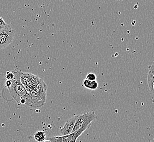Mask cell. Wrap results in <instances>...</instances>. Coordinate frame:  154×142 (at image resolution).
I'll list each match as a JSON object with an SVG mask.
<instances>
[{
  "label": "cell",
  "instance_id": "cell-1",
  "mask_svg": "<svg viewBox=\"0 0 154 142\" xmlns=\"http://www.w3.org/2000/svg\"><path fill=\"white\" fill-rule=\"evenodd\" d=\"M13 73L14 78L12 80V85L8 89L12 97L15 99L18 103L25 105L26 100L29 94L21 83L20 72L14 71Z\"/></svg>",
  "mask_w": 154,
  "mask_h": 142
},
{
  "label": "cell",
  "instance_id": "cell-2",
  "mask_svg": "<svg viewBox=\"0 0 154 142\" xmlns=\"http://www.w3.org/2000/svg\"><path fill=\"white\" fill-rule=\"evenodd\" d=\"M47 85L41 79L37 86L33 88L31 92L29 106L32 108H39L44 105L46 101V92Z\"/></svg>",
  "mask_w": 154,
  "mask_h": 142
},
{
  "label": "cell",
  "instance_id": "cell-3",
  "mask_svg": "<svg viewBox=\"0 0 154 142\" xmlns=\"http://www.w3.org/2000/svg\"><path fill=\"white\" fill-rule=\"evenodd\" d=\"M96 118L97 116L94 111L89 112L82 115H79L75 123L73 132L79 129L84 132L90 127L91 122L96 120Z\"/></svg>",
  "mask_w": 154,
  "mask_h": 142
},
{
  "label": "cell",
  "instance_id": "cell-4",
  "mask_svg": "<svg viewBox=\"0 0 154 142\" xmlns=\"http://www.w3.org/2000/svg\"><path fill=\"white\" fill-rule=\"evenodd\" d=\"M14 36V30L11 25L7 24L0 30V49L7 47L12 43Z\"/></svg>",
  "mask_w": 154,
  "mask_h": 142
},
{
  "label": "cell",
  "instance_id": "cell-5",
  "mask_svg": "<svg viewBox=\"0 0 154 142\" xmlns=\"http://www.w3.org/2000/svg\"><path fill=\"white\" fill-rule=\"evenodd\" d=\"M41 80V78L35 75L20 72L21 83L24 85L29 94L31 92L33 88L38 84Z\"/></svg>",
  "mask_w": 154,
  "mask_h": 142
},
{
  "label": "cell",
  "instance_id": "cell-6",
  "mask_svg": "<svg viewBox=\"0 0 154 142\" xmlns=\"http://www.w3.org/2000/svg\"><path fill=\"white\" fill-rule=\"evenodd\" d=\"M83 132V131L79 129L68 135L53 137L49 138V140L51 142H76L78 137L82 135Z\"/></svg>",
  "mask_w": 154,
  "mask_h": 142
},
{
  "label": "cell",
  "instance_id": "cell-7",
  "mask_svg": "<svg viewBox=\"0 0 154 142\" xmlns=\"http://www.w3.org/2000/svg\"><path fill=\"white\" fill-rule=\"evenodd\" d=\"M78 116L79 115L73 116L71 118L69 119L66 122L65 124L63 125V126L60 131L61 136H66L73 132V130L75 125V123L76 122Z\"/></svg>",
  "mask_w": 154,
  "mask_h": 142
},
{
  "label": "cell",
  "instance_id": "cell-8",
  "mask_svg": "<svg viewBox=\"0 0 154 142\" xmlns=\"http://www.w3.org/2000/svg\"><path fill=\"white\" fill-rule=\"evenodd\" d=\"M148 69V84L149 89L153 93L154 92V63L149 66Z\"/></svg>",
  "mask_w": 154,
  "mask_h": 142
},
{
  "label": "cell",
  "instance_id": "cell-9",
  "mask_svg": "<svg viewBox=\"0 0 154 142\" xmlns=\"http://www.w3.org/2000/svg\"><path fill=\"white\" fill-rule=\"evenodd\" d=\"M83 84L84 86L88 89L96 90L97 88L98 83L96 80L91 81V80H88L86 79L84 80Z\"/></svg>",
  "mask_w": 154,
  "mask_h": 142
},
{
  "label": "cell",
  "instance_id": "cell-10",
  "mask_svg": "<svg viewBox=\"0 0 154 142\" xmlns=\"http://www.w3.org/2000/svg\"><path fill=\"white\" fill-rule=\"evenodd\" d=\"M33 138L37 142H42L45 141L46 139V135L44 131H38L35 133Z\"/></svg>",
  "mask_w": 154,
  "mask_h": 142
},
{
  "label": "cell",
  "instance_id": "cell-11",
  "mask_svg": "<svg viewBox=\"0 0 154 142\" xmlns=\"http://www.w3.org/2000/svg\"><path fill=\"white\" fill-rule=\"evenodd\" d=\"M14 78V74L13 72H7L6 74V78L7 80H12Z\"/></svg>",
  "mask_w": 154,
  "mask_h": 142
},
{
  "label": "cell",
  "instance_id": "cell-12",
  "mask_svg": "<svg viewBox=\"0 0 154 142\" xmlns=\"http://www.w3.org/2000/svg\"><path fill=\"white\" fill-rule=\"evenodd\" d=\"M96 76L94 73H89L86 76V79H88V80L94 81V80H96Z\"/></svg>",
  "mask_w": 154,
  "mask_h": 142
},
{
  "label": "cell",
  "instance_id": "cell-13",
  "mask_svg": "<svg viewBox=\"0 0 154 142\" xmlns=\"http://www.w3.org/2000/svg\"><path fill=\"white\" fill-rule=\"evenodd\" d=\"M12 84V80H7L5 82V88L8 89L10 88Z\"/></svg>",
  "mask_w": 154,
  "mask_h": 142
},
{
  "label": "cell",
  "instance_id": "cell-14",
  "mask_svg": "<svg viewBox=\"0 0 154 142\" xmlns=\"http://www.w3.org/2000/svg\"><path fill=\"white\" fill-rule=\"evenodd\" d=\"M7 25L6 22L3 20V18L0 17V26H5Z\"/></svg>",
  "mask_w": 154,
  "mask_h": 142
},
{
  "label": "cell",
  "instance_id": "cell-15",
  "mask_svg": "<svg viewBox=\"0 0 154 142\" xmlns=\"http://www.w3.org/2000/svg\"><path fill=\"white\" fill-rule=\"evenodd\" d=\"M27 142H37V141H36L35 139H34V138H33V137L32 136H30L29 137V141Z\"/></svg>",
  "mask_w": 154,
  "mask_h": 142
},
{
  "label": "cell",
  "instance_id": "cell-16",
  "mask_svg": "<svg viewBox=\"0 0 154 142\" xmlns=\"http://www.w3.org/2000/svg\"><path fill=\"white\" fill-rule=\"evenodd\" d=\"M51 142V141H50V140H49V139H48V140H46V139H45V141H43V142Z\"/></svg>",
  "mask_w": 154,
  "mask_h": 142
},
{
  "label": "cell",
  "instance_id": "cell-17",
  "mask_svg": "<svg viewBox=\"0 0 154 142\" xmlns=\"http://www.w3.org/2000/svg\"><path fill=\"white\" fill-rule=\"evenodd\" d=\"M117 1H123V0H117Z\"/></svg>",
  "mask_w": 154,
  "mask_h": 142
},
{
  "label": "cell",
  "instance_id": "cell-18",
  "mask_svg": "<svg viewBox=\"0 0 154 142\" xmlns=\"http://www.w3.org/2000/svg\"><path fill=\"white\" fill-rule=\"evenodd\" d=\"M153 94H154V92H153Z\"/></svg>",
  "mask_w": 154,
  "mask_h": 142
}]
</instances>
